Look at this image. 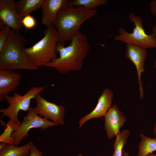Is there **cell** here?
I'll use <instances>...</instances> for the list:
<instances>
[{
  "label": "cell",
  "instance_id": "1",
  "mask_svg": "<svg viewBox=\"0 0 156 156\" xmlns=\"http://www.w3.org/2000/svg\"><path fill=\"white\" fill-rule=\"evenodd\" d=\"M70 41L69 45L65 47L64 42L59 41L55 50L59 57L45 66L54 68L62 74L81 70L90 49L87 36L79 32Z\"/></svg>",
  "mask_w": 156,
  "mask_h": 156
},
{
  "label": "cell",
  "instance_id": "2",
  "mask_svg": "<svg viewBox=\"0 0 156 156\" xmlns=\"http://www.w3.org/2000/svg\"><path fill=\"white\" fill-rule=\"evenodd\" d=\"M97 10H88L82 6L67 5L58 12L53 25L57 32L59 41H70L79 31L81 25L94 16Z\"/></svg>",
  "mask_w": 156,
  "mask_h": 156
},
{
  "label": "cell",
  "instance_id": "3",
  "mask_svg": "<svg viewBox=\"0 0 156 156\" xmlns=\"http://www.w3.org/2000/svg\"><path fill=\"white\" fill-rule=\"evenodd\" d=\"M27 43L25 38L19 32L11 29L6 46L0 54V69L30 71L38 69V68L30 61L25 53Z\"/></svg>",
  "mask_w": 156,
  "mask_h": 156
},
{
  "label": "cell",
  "instance_id": "4",
  "mask_svg": "<svg viewBox=\"0 0 156 156\" xmlns=\"http://www.w3.org/2000/svg\"><path fill=\"white\" fill-rule=\"evenodd\" d=\"M44 37L32 47L24 49L30 61L35 66H45L57 57L55 50L59 41L57 31L53 25L47 27Z\"/></svg>",
  "mask_w": 156,
  "mask_h": 156
},
{
  "label": "cell",
  "instance_id": "5",
  "mask_svg": "<svg viewBox=\"0 0 156 156\" xmlns=\"http://www.w3.org/2000/svg\"><path fill=\"white\" fill-rule=\"evenodd\" d=\"M128 18L135 25L132 33H129L124 28L120 27L119 29L118 34L115 36L114 39L146 49L156 48V21L152 29V33L148 35L143 28L142 18L131 12L129 14Z\"/></svg>",
  "mask_w": 156,
  "mask_h": 156
},
{
  "label": "cell",
  "instance_id": "6",
  "mask_svg": "<svg viewBox=\"0 0 156 156\" xmlns=\"http://www.w3.org/2000/svg\"><path fill=\"white\" fill-rule=\"evenodd\" d=\"M45 88L44 86L33 87L23 95L16 92L12 96H7L5 99L9 106L6 108L0 109V112L2 113L1 118L8 116L14 122L20 125L21 123L18 117L19 112L20 110L24 112H28L31 107L30 106L31 100L34 99Z\"/></svg>",
  "mask_w": 156,
  "mask_h": 156
},
{
  "label": "cell",
  "instance_id": "7",
  "mask_svg": "<svg viewBox=\"0 0 156 156\" xmlns=\"http://www.w3.org/2000/svg\"><path fill=\"white\" fill-rule=\"evenodd\" d=\"M57 125L53 122L38 116L34 112V108L31 107L18 128L12 133L13 144L18 145L23 139L28 136V132L30 129L39 128L44 130L49 127Z\"/></svg>",
  "mask_w": 156,
  "mask_h": 156
},
{
  "label": "cell",
  "instance_id": "8",
  "mask_svg": "<svg viewBox=\"0 0 156 156\" xmlns=\"http://www.w3.org/2000/svg\"><path fill=\"white\" fill-rule=\"evenodd\" d=\"M37 104L34 108L35 113L44 118L49 119L57 125L64 124V106L50 102L42 97L40 94L34 99Z\"/></svg>",
  "mask_w": 156,
  "mask_h": 156
},
{
  "label": "cell",
  "instance_id": "9",
  "mask_svg": "<svg viewBox=\"0 0 156 156\" xmlns=\"http://www.w3.org/2000/svg\"><path fill=\"white\" fill-rule=\"evenodd\" d=\"M146 49L130 44H126L125 56L131 61L136 67L140 92V98L144 96L142 82L141 79L142 73L144 71V64L147 57Z\"/></svg>",
  "mask_w": 156,
  "mask_h": 156
},
{
  "label": "cell",
  "instance_id": "10",
  "mask_svg": "<svg viewBox=\"0 0 156 156\" xmlns=\"http://www.w3.org/2000/svg\"><path fill=\"white\" fill-rule=\"evenodd\" d=\"M14 0H0V21L15 32L23 29L22 19L18 14Z\"/></svg>",
  "mask_w": 156,
  "mask_h": 156
},
{
  "label": "cell",
  "instance_id": "11",
  "mask_svg": "<svg viewBox=\"0 0 156 156\" xmlns=\"http://www.w3.org/2000/svg\"><path fill=\"white\" fill-rule=\"evenodd\" d=\"M104 117V128L107 137L110 140L119 133L120 129L123 127L127 119L115 103Z\"/></svg>",
  "mask_w": 156,
  "mask_h": 156
},
{
  "label": "cell",
  "instance_id": "12",
  "mask_svg": "<svg viewBox=\"0 0 156 156\" xmlns=\"http://www.w3.org/2000/svg\"><path fill=\"white\" fill-rule=\"evenodd\" d=\"M112 90L108 88L104 89L99 96L94 109L79 120V128H81L88 121L93 118L104 116L112 106L114 97Z\"/></svg>",
  "mask_w": 156,
  "mask_h": 156
},
{
  "label": "cell",
  "instance_id": "13",
  "mask_svg": "<svg viewBox=\"0 0 156 156\" xmlns=\"http://www.w3.org/2000/svg\"><path fill=\"white\" fill-rule=\"evenodd\" d=\"M21 75L12 70L0 69V102L21 84Z\"/></svg>",
  "mask_w": 156,
  "mask_h": 156
},
{
  "label": "cell",
  "instance_id": "14",
  "mask_svg": "<svg viewBox=\"0 0 156 156\" xmlns=\"http://www.w3.org/2000/svg\"><path fill=\"white\" fill-rule=\"evenodd\" d=\"M68 0H44L41 7V23L47 27L53 25L59 10L67 5Z\"/></svg>",
  "mask_w": 156,
  "mask_h": 156
},
{
  "label": "cell",
  "instance_id": "15",
  "mask_svg": "<svg viewBox=\"0 0 156 156\" xmlns=\"http://www.w3.org/2000/svg\"><path fill=\"white\" fill-rule=\"evenodd\" d=\"M44 0H20L15 3L16 10L23 18L33 11L41 8Z\"/></svg>",
  "mask_w": 156,
  "mask_h": 156
},
{
  "label": "cell",
  "instance_id": "16",
  "mask_svg": "<svg viewBox=\"0 0 156 156\" xmlns=\"http://www.w3.org/2000/svg\"><path fill=\"white\" fill-rule=\"evenodd\" d=\"M34 144L31 141L20 147L8 144L0 151V156H28Z\"/></svg>",
  "mask_w": 156,
  "mask_h": 156
},
{
  "label": "cell",
  "instance_id": "17",
  "mask_svg": "<svg viewBox=\"0 0 156 156\" xmlns=\"http://www.w3.org/2000/svg\"><path fill=\"white\" fill-rule=\"evenodd\" d=\"M139 137L141 140L138 144L137 156H146L156 151V137L151 138L141 133Z\"/></svg>",
  "mask_w": 156,
  "mask_h": 156
},
{
  "label": "cell",
  "instance_id": "18",
  "mask_svg": "<svg viewBox=\"0 0 156 156\" xmlns=\"http://www.w3.org/2000/svg\"><path fill=\"white\" fill-rule=\"evenodd\" d=\"M130 135L129 130L124 129L117 135L113 145L114 153L111 156H123V147Z\"/></svg>",
  "mask_w": 156,
  "mask_h": 156
},
{
  "label": "cell",
  "instance_id": "19",
  "mask_svg": "<svg viewBox=\"0 0 156 156\" xmlns=\"http://www.w3.org/2000/svg\"><path fill=\"white\" fill-rule=\"evenodd\" d=\"M107 2V0H74L69 1L68 5L73 6H82L93 10L99 6L106 5Z\"/></svg>",
  "mask_w": 156,
  "mask_h": 156
},
{
  "label": "cell",
  "instance_id": "20",
  "mask_svg": "<svg viewBox=\"0 0 156 156\" xmlns=\"http://www.w3.org/2000/svg\"><path fill=\"white\" fill-rule=\"evenodd\" d=\"M6 128L0 136V142L13 144V141L12 137V133L16 130L20 125L16 124L10 119L7 124Z\"/></svg>",
  "mask_w": 156,
  "mask_h": 156
},
{
  "label": "cell",
  "instance_id": "21",
  "mask_svg": "<svg viewBox=\"0 0 156 156\" xmlns=\"http://www.w3.org/2000/svg\"><path fill=\"white\" fill-rule=\"evenodd\" d=\"M11 30L9 27L6 26L0 31V54L6 46Z\"/></svg>",
  "mask_w": 156,
  "mask_h": 156
},
{
  "label": "cell",
  "instance_id": "22",
  "mask_svg": "<svg viewBox=\"0 0 156 156\" xmlns=\"http://www.w3.org/2000/svg\"><path fill=\"white\" fill-rule=\"evenodd\" d=\"M21 23L26 29H31L34 27L36 25L35 19L30 15L24 17L22 19Z\"/></svg>",
  "mask_w": 156,
  "mask_h": 156
},
{
  "label": "cell",
  "instance_id": "23",
  "mask_svg": "<svg viewBox=\"0 0 156 156\" xmlns=\"http://www.w3.org/2000/svg\"><path fill=\"white\" fill-rule=\"evenodd\" d=\"M43 152L40 151L34 144L32 146L28 156H43Z\"/></svg>",
  "mask_w": 156,
  "mask_h": 156
},
{
  "label": "cell",
  "instance_id": "24",
  "mask_svg": "<svg viewBox=\"0 0 156 156\" xmlns=\"http://www.w3.org/2000/svg\"><path fill=\"white\" fill-rule=\"evenodd\" d=\"M149 8L151 14L156 16V0H152L149 3Z\"/></svg>",
  "mask_w": 156,
  "mask_h": 156
},
{
  "label": "cell",
  "instance_id": "25",
  "mask_svg": "<svg viewBox=\"0 0 156 156\" xmlns=\"http://www.w3.org/2000/svg\"><path fill=\"white\" fill-rule=\"evenodd\" d=\"M8 144V143L3 142H0V151L3 148Z\"/></svg>",
  "mask_w": 156,
  "mask_h": 156
},
{
  "label": "cell",
  "instance_id": "26",
  "mask_svg": "<svg viewBox=\"0 0 156 156\" xmlns=\"http://www.w3.org/2000/svg\"><path fill=\"white\" fill-rule=\"evenodd\" d=\"M123 156H130L128 152L124 149L123 150Z\"/></svg>",
  "mask_w": 156,
  "mask_h": 156
},
{
  "label": "cell",
  "instance_id": "27",
  "mask_svg": "<svg viewBox=\"0 0 156 156\" xmlns=\"http://www.w3.org/2000/svg\"><path fill=\"white\" fill-rule=\"evenodd\" d=\"M153 132L154 134L155 135H156V122L154 125V127L153 128Z\"/></svg>",
  "mask_w": 156,
  "mask_h": 156
},
{
  "label": "cell",
  "instance_id": "28",
  "mask_svg": "<svg viewBox=\"0 0 156 156\" xmlns=\"http://www.w3.org/2000/svg\"><path fill=\"white\" fill-rule=\"evenodd\" d=\"M146 156H156V153H149Z\"/></svg>",
  "mask_w": 156,
  "mask_h": 156
},
{
  "label": "cell",
  "instance_id": "29",
  "mask_svg": "<svg viewBox=\"0 0 156 156\" xmlns=\"http://www.w3.org/2000/svg\"><path fill=\"white\" fill-rule=\"evenodd\" d=\"M154 66L155 68V70L156 71V60L154 62Z\"/></svg>",
  "mask_w": 156,
  "mask_h": 156
},
{
  "label": "cell",
  "instance_id": "30",
  "mask_svg": "<svg viewBox=\"0 0 156 156\" xmlns=\"http://www.w3.org/2000/svg\"><path fill=\"white\" fill-rule=\"evenodd\" d=\"M77 156H84L81 153H80Z\"/></svg>",
  "mask_w": 156,
  "mask_h": 156
},
{
  "label": "cell",
  "instance_id": "31",
  "mask_svg": "<svg viewBox=\"0 0 156 156\" xmlns=\"http://www.w3.org/2000/svg\"><path fill=\"white\" fill-rule=\"evenodd\" d=\"M102 156L101 155H96V156Z\"/></svg>",
  "mask_w": 156,
  "mask_h": 156
}]
</instances>
